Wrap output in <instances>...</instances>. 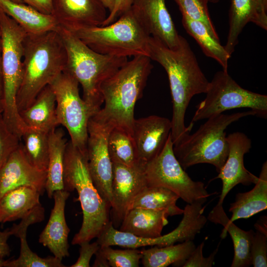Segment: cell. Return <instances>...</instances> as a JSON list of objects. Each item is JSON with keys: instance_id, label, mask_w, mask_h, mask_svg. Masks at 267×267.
Masks as SVG:
<instances>
[{"instance_id": "cell-30", "label": "cell", "mask_w": 267, "mask_h": 267, "mask_svg": "<svg viewBox=\"0 0 267 267\" xmlns=\"http://www.w3.org/2000/svg\"><path fill=\"white\" fill-rule=\"evenodd\" d=\"M179 197L172 190L160 186H146L136 196L132 208L164 211L169 216L180 215L183 209L177 205Z\"/></svg>"}, {"instance_id": "cell-7", "label": "cell", "mask_w": 267, "mask_h": 267, "mask_svg": "<svg viewBox=\"0 0 267 267\" xmlns=\"http://www.w3.org/2000/svg\"><path fill=\"white\" fill-rule=\"evenodd\" d=\"M0 42L3 94L2 116L9 130L20 137L26 126L16 104L22 77L25 31L0 7Z\"/></svg>"}, {"instance_id": "cell-26", "label": "cell", "mask_w": 267, "mask_h": 267, "mask_svg": "<svg viewBox=\"0 0 267 267\" xmlns=\"http://www.w3.org/2000/svg\"><path fill=\"white\" fill-rule=\"evenodd\" d=\"M39 191L31 186L13 189L0 199V224L21 219L41 204Z\"/></svg>"}, {"instance_id": "cell-27", "label": "cell", "mask_w": 267, "mask_h": 267, "mask_svg": "<svg viewBox=\"0 0 267 267\" xmlns=\"http://www.w3.org/2000/svg\"><path fill=\"white\" fill-rule=\"evenodd\" d=\"M64 134L62 129L56 128L49 133V157L45 190L49 198H52L56 190L64 189V157L68 142Z\"/></svg>"}, {"instance_id": "cell-12", "label": "cell", "mask_w": 267, "mask_h": 267, "mask_svg": "<svg viewBox=\"0 0 267 267\" xmlns=\"http://www.w3.org/2000/svg\"><path fill=\"white\" fill-rule=\"evenodd\" d=\"M114 127L98 119L94 115L89 120L88 132L87 158L93 182L102 198L111 208L112 162L108 139Z\"/></svg>"}, {"instance_id": "cell-10", "label": "cell", "mask_w": 267, "mask_h": 267, "mask_svg": "<svg viewBox=\"0 0 267 267\" xmlns=\"http://www.w3.org/2000/svg\"><path fill=\"white\" fill-rule=\"evenodd\" d=\"M56 98L59 125L67 129L73 145L87 155L88 126L95 112L80 96L78 81L62 72L49 85Z\"/></svg>"}, {"instance_id": "cell-41", "label": "cell", "mask_w": 267, "mask_h": 267, "mask_svg": "<svg viewBox=\"0 0 267 267\" xmlns=\"http://www.w3.org/2000/svg\"><path fill=\"white\" fill-rule=\"evenodd\" d=\"M12 235L11 228L0 231V267H3L4 258L10 255V249L7 243L9 237Z\"/></svg>"}, {"instance_id": "cell-44", "label": "cell", "mask_w": 267, "mask_h": 267, "mask_svg": "<svg viewBox=\"0 0 267 267\" xmlns=\"http://www.w3.org/2000/svg\"><path fill=\"white\" fill-rule=\"evenodd\" d=\"M96 258L93 264L94 267H109V265L104 257L97 251L95 254Z\"/></svg>"}, {"instance_id": "cell-24", "label": "cell", "mask_w": 267, "mask_h": 267, "mask_svg": "<svg viewBox=\"0 0 267 267\" xmlns=\"http://www.w3.org/2000/svg\"><path fill=\"white\" fill-rule=\"evenodd\" d=\"M169 215L164 211L132 208L122 221L119 230L138 237L155 238L162 235L168 223Z\"/></svg>"}, {"instance_id": "cell-21", "label": "cell", "mask_w": 267, "mask_h": 267, "mask_svg": "<svg viewBox=\"0 0 267 267\" xmlns=\"http://www.w3.org/2000/svg\"><path fill=\"white\" fill-rule=\"evenodd\" d=\"M207 219L224 227L221 234L222 238L226 237L227 232L231 238L234 256L231 267H247L252 265L251 247L255 232L252 229L244 230L230 222L224 212L222 204L218 203L209 213Z\"/></svg>"}, {"instance_id": "cell-43", "label": "cell", "mask_w": 267, "mask_h": 267, "mask_svg": "<svg viewBox=\"0 0 267 267\" xmlns=\"http://www.w3.org/2000/svg\"><path fill=\"white\" fill-rule=\"evenodd\" d=\"M256 231H259L267 236V218L263 216L257 221L254 224Z\"/></svg>"}, {"instance_id": "cell-22", "label": "cell", "mask_w": 267, "mask_h": 267, "mask_svg": "<svg viewBox=\"0 0 267 267\" xmlns=\"http://www.w3.org/2000/svg\"><path fill=\"white\" fill-rule=\"evenodd\" d=\"M0 7L29 35L56 31L59 23L52 14L43 13L23 3L0 0Z\"/></svg>"}, {"instance_id": "cell-23", "label": "cell", "mask_w": 267, "mask_h": 267, "mask_svg": "<svg viewBox=\"0 0 267 267\" xmlns=\"http://www.w3.org/2000/svg\"><path fill=\"white\" fill-rule=\"evenodd\" d=\"M19 113L23 122L28 127L49 133L59 126L55 96L49 85L42 90L29 107Z\"/></svg>"}, {"instance_id": "cell-5", "label": "cell", "mask_w": 267, "mask_h": 267, "mask_svg": "<svg viewBox=\"0 0 267 267\" xmlns=\"http://www.w3.org/2000/svg\"><path fill=\"white\" fill-rule=\"evenodd\" d=\"M64 189L78 194L83 214L79 232L74 236L72 244L80 245L97 237L110 222L111 207L102 198L90 176L87 155L67 142L64 157Z\"/></svg>"}, {"instance_id": "cell-47", "label": "cell", "mask_w": 267, "mask_h": 267, "mask_svg": "<svg viewBox=\"0 0 267 267\" xmlns=\"http://www.w3.org/2000/svg\"><path fill=\"white\" fill-rule=\"evenodd\" d=\"M3 111V106L2 102H0V114H2Z\"/></svg>"}, {"instance_id": "cell-2", "label": "cell", "mask_w": 267, "mask_h": 267, "mask_svg": "<svg viewBox=\"0 0 267 267\" xmlns=\"http://www.w3.org/2000/svg\"><path fill=\"white\" fill-rule=\"evenodd\" d=\"M151 60L145 55L134 56L103 83L104 105L94 115L96 118L132 136L134 107L153 68Z\"/></svg>"}, {"instance_id": "cell-34", "label": "cell", "mask_w": 267, "mask_h": 267, "mask_svg": "<svg viewBox=\"0 0 267 267\" xmlns=\"http://www.w3.org/2000/svg\"><path fill=\"white\" fill-rule=\"evenodd\" d=\"M178 6L181 15L199 21L205 25L212 36L220 41L219 36L210 16L208 0H174Z\"/></svg>"}, {"instance_id": "cell-33", "label": "cell", "mask_w": 267, "mask_h": 267, "mask_svg": "<svg viewBox=\"0 0 267 267\" xmlns=\"http://www.w3.org/2000/svg\"><path fill=\"white\" fill-rule=\"evenodd\" d=\"M108 148L112 163L129 167L140 164L133 137L123 130L116 128L111 130Z\"/></svg>"}, {"instance_id": "cell-37", "label": "cell", "mask_w": 267, "mask_h": 267, "mask_svg": "<svg viewBox=\"0 0 267 267\" xmlns=\"http://www.w3.org/2000/svg\"><path fill=\"white\" fill-rule=\"evenodd\" d=\"M251 257L254 267H267V236L257 231L252 241Z\"/></svg>"}, {"instance_id": "cell-32", "label": "cell", "mask_w": 267, "mask_h": 267, "mask_svg": "<svg viewBox=\"0 0 267 267\" xmlns=\"http://www.w3.org/2000/svg\"><path fill=\"white\" fill-rule=\"evenodd\" d=\"M28 227L16 224L14 235L20 240V251L16 259L5 261L3 267H65L62 260L55 256L42 258L33 252L27 241Z\"/></svg>"}, {"instance_id": "cell-40", "label": "cell", "mask_w": 267, "mask_h": 267, "mask_svg": "<svg viewBox=\"0 0 267 267\" xmlns=\"http://www.w3.org/2000/svg\"><path fill=\"white\" fill-rule=\"evenodd\" d=\"M113 7L107 15L102 26L109 25L117 20L131 8L133 0H113Z\"/></svg>"}, {"instance_id": "cell-9", "label": "cell", "mask_w": 267, "mask_h": 267, "mask_svg": "<svg viewBox=\"0 0 267 267\" xmlns=\"http://www.w3.org/2000/svg\"><path fill=\"white\" fill-rule=\"evenodd\" d=\"M204 100L196 106L192 122L207 119L236 108H249L256 116L267 117V96L241 87L227 71L216 72L209 82Z\"/></svg>"}, {"instance_id": "cell-8", "label": "cell", "mask_w": 267, "mask_h": 267, "mask_svg": "<svg viewBox=\"0 0 267 267\" xmlns=\"http://www.w3.org/2000/svg\"><path fill=\"white\" fill-rule=\"evenodd\" d=\"M68 30L90 49L100 54L126 57L148 56L150 36L131 8L109 25Z\"/></svg>"}, {"instance_id": "cell-18", "label": "cell", "mask_w": 267, "mask_h": 267, "mask_svg": "<svg viewBox=\"0 0 267 267\" xmlns=\"http://www.w3.org/2000/svg\"><path fill=\"white\" fill-rule=\"evenodd\" d=\"M52 14L67 29L102 26L107 15L101 0H51Z\"/></svg>"}, {"instance_id": "cell-42", "label": "cell", "mask_w": 267, "mask_h": 267, "mask_svg": "<svg viewBox=\"0 0 267 267\" xmlns=\"http://www.w3.org/2000/svg\"><path fill=\"white\" fill-rule=\"evenodd\" d=\"M28 4L44 14H52L51 0H10Z\"/></svg>"}, {"instance_id": "cell-20", "label": "cell", "mask_w": 267, "mask_h": 267, "mask_svg": "<svg viewBox=\"0 0 267 267\" xmlns=\"http://www.w3.org/2000/svg\"><path fill=\"white\" fill-rule=\"evenodd\" d=\"M69 195V191L64 189L54 191L52 196L54 201L53 208L39 238L40 243L61 260L69 256L68 237L70 230L65 217L66 202Z\"/></svg>"}, {"instance_id": "cell-29", "label": "cell", "mask_w": 267, "mask_h": 267, "mask_svg": "<svg viewBox=\"0 0 267 267\" xmlns=\"http://www.w3.org/2000/svg\"><path fill=\"white\" fill-rule=\"evenodd\" d=\"M181 22L185 31L198 44L204 54L215 59L223 71H227L228 62L231 55L220 41L212 36L205 25L185 15H182Z\"/></svg>"}, {"instance_id": "cell-14", "label": "cell", "mask_w": 267, "mask_h": 267, "mask_svg": "<svg viewBox=\"0 0 267 267\" xmlns=\"http://www.w3.org/2000/svg\"><path fill=\"white\" fill-rule=\"evenodd\" d=\"M145 166L141 164L129 167L112 163V201L113 219L120 222L131 209L138 194L146 186Z\"/></svg>"}, {"instance_id": "cell-36", "label": "cell", "mask_w": 267, "mask_h": 267, "mask_svg": "<svg viewBox=\"0 0 267 267\" xmlns=\"http://www.w3.org/2000/svg\"><path fill=\"white\" fill-rule=\"evenodd\" d=\"M21 139L11 133L0 114V172L10 154L19 145Z\"/></svg>"}, {"instance_id": "cell-17", "label": "cell", "mask_w": 267, "mask_h": 267, "mask_svg": "<svg viewBox=\"0 0 267 267\" xmlns=\"http://www.w3.org/2000/svg\"><path fill=\"white\" fill-rule=\"evenodd\" d=\"M46 171L33 166L26 158L21 144L10 154L0 172V199L15 188L28 186L41 195L45 190Z\"/></svg>"}, {"instance_id": "cell-45", "label": "cell", "mask_w": 267, "mask_h": 267, "mask_svg": "<svg viewBox=\"0 0 267 267\" xmlns=\"http://www.w3.org/2000/svg\"><path fill=\"white\" fill-rule=\"evenodd\" d=\"M3 94V72L1 63V49L0 42V102H2Z\"/></svg>"}, {"instance_id": "cell-46", "label": "cell", "mask_w": 267, "mask_h": 267, "mask_svg": "<svg viewBox=\"0 0 267 267\" xmlns=\"http://www.w3.org/2000/svg\"><path fill=\"white\" fill-rule=\"evenodd\" d=\"M109 12L111 11L113 7L114 1L113 0H101Z\"/></svg>"}, {"instance_id": "cell-39", "label": "cell", "mask_w": 267, "mask_h": 267, "mask_svg": "<svg viewBox=\"0 0 267 267\" xmlns=\"http://www.w3.org/2000/svg\"><path fill=\"white\" fill-rule=\"evenodd\" d=\"M80 256L77 262L71 267H89L92 256L95 255L100 248V245L96 241L92 243L84 242L80 244Z\"/></svg>"}, {"instance_id": "cell-11", "label": "cell", "mask_w": 267, "mask_h": 267, "mask_svg": "<svg viewBox=\"0 0 267 267\" xmlns=\"http://www.w3.org/2000/svg\"><path fill=\"white\" fill-rule=\"evenodd\" d=\"M173 146L171 134L160 153L146 164L147 186L169 189L187 204L207 200L211 194L203 182L192 180L182 168L175 155Z\"/></svg>"}, {"instance_id": "cell-35", "label": "cell", "mask_w": 267, "mask_h": 267, "mask_svg": "<svg viewBox=\"0 0 267 267\" xmlns=\"http://www.w3.org/2000/svg\"><path fill=\"white\" fill-rule=\"evenodd\" d=\"M98 251L112 267H138L142 257L141 250L137 248L119 250L100 246Z\"/></svg>"}, {"instance_id": "cell-1", "label": "cell", "mask_w": 267, "mask_h": 267, "mask_svg": "<svg viewBox=\"0 0 267 267\" xmlns=\"http://www.w3.org/2000/svg\"><path fill=\"white\" fill-rule=\"evenodd\" d=\"M148 56L159 63L168 75L173 103L171 134L174 144L191 129L192 123L188 127L185 126L186 109L194 95L206 92L209 81L187 41L181 36L175 49L150 36Z\"/></svg>"}, {"instance_id": "cell-48", "label": "cell", "mask_w": 267, "mask_h": 267, "mask_svg": "<svg viewBox=\"0 0 267 267\" xmlns=\"http://www.w3.org/2000/svg\"><path fill=\"white\" fill-rule=\"evenodd\" d=\"M209 0V2L217 3L222 0Z\"/></svg>"}, {"instance_id": "cell-13", "label": "cell", "mask_w": 267, "mask_h": 267, "mask_svg": "<svg viewBox=\"0 0 267 267\" xmlns=\"http://www.w3.org/2000/svg\"><path fill=\"white\" fill-rule=\"evenodd\" d=\"M228 153L226 161L215 178L222 181V189L218 204H222L228 193L236 185L248 186L255 184L258 177L245 167L244 156L250 151L252 142L245 134L234 132L226 136Z\"/></svg>"}, {"instance_id": "cell-4", "label": "cell", "mask_w": 267, "mask_h": 267, "mask_svg": "<svg viewBox=\"0 0 267 267\" xmlns=\"http://www.w3.org/2000/svg\"><path fill=\"white\" fill-rule=\"evenodd\" d=\"M56 31L66 51L63 72L70 75L81 85L83 99L97 113L103 103L102 84L128 61V57L96 52L60 25Z\"/></svg>"}, {"instance_id": "cell-16", "label": "cell", "mask_w": 267, "mask_h": 267, "mask_svg": "<svg viewBox=\"0 0 267 267\" xmlns=\"http://www.w3.org/2000/svg\"><path fill=\"white\" fill-rule=\"evenodd\" d=\"M171 121L157 115L134 119L132 137L138 163L145 166L162 151L171 134Z\"/></svg>"}, {"instance_id": "cell-38", "label": "cell", "mask_w": 267, "mask_h": 267, "mask_svg": "<svg viewBox=\"0 0 267 267\" xmlns=\"http://www.w3.org/2000/svg\"><path fill=\"white\" fill-rule=\"evenodd\" d=\"M220 242L215 250L208 257L203 255L204 241L201 243L191 252L188 258L182 265V267H211L214 264L215 256L218 253Z\"/></svg>"}, {"instance_id": "cell-28", "label": "cell", "mask_w": 267, "mask_h": 267, "mask_svg": "<svg viewBox=\"0 0 267 267\" xmlns=\"http://www.w3.org/2000/svg\"><path fill=\"white\" fill-rule=\"evenodd\" d=\"M195 248L192 240L163 247L155 246L141 250V260L145 267H166L171 265L182 267Z\"/></svg>"}, {"instance_id": "cell-6", "label": "cell", "mask_w": 267, "mask_h": 267, "mask_svg": "<svg viewBox=\"0 0 267 267\" xmlns=\"http://www.w3.org/2000/svg\"><path fill=\"white\" fill-rule=\"evenodd\" d=\"M254 115L256 112L251 110L222 113L207 119L193 134H186L173 146L175 155L182 168L185 170L196 164L207 163L215 166L219 173L228 153L225 130L241 118Z\"/></svg>"}, {"instance_id": "cell-25", "label": "cell", "mask_w": 267, "mask_h": 267, "mask_svg": "<svg viewBox=\"0 0 267 267\" xmlns=\"http://www.w3.org/2000/svg\"><path fill=\"white\" fill-rule=\"evenodd\" d=\"M251 190L238 193L235 201L230 204L228 211L232 213L229 219L233 222L240 219H248L267 208V162L262 165L258 180Z\"/></svg>"}, {"instance_id": "cell-31", "label": "cell", "mask_w": 267, "mask_h": 267, "mask_svg": "<svg viewBox=\"0 0 267 267\" xmlns=\"http://www.w3.org/2000/svg\"><path fill=\"white\" fill-rule=\"evenodd\" d=\"M49 133L27 127L21 137V146L28 161L34 167L46 171L49 157Z\"/></svg>"}, {"instance_id": "cell-3", "label": "cell", "mask_w": 267, "mask_h": 267, "mask_svg": "<svg viewBox=\"0 0 267 267\" xmlns=\"http://www.w3.org/2000/svg\"><path fill=\"white\" fill-rule=\"evenodd\" d=\"M23 45L22 77L16 97L19 112L29 107L63 71L67 59L64 45L56 31L27 35Z\"/></svg>"}, {"instance_id": "cell-19", "label": "cell", "mask_w": 267, "mask_h": 267, "mask_svg": "<svg viewBox=\"0 0 267 267\" xmlns=\"http://www.w3.org/2000/svg\"><path fill=\"white\" fill-rule=\"evenodd\" d=\"M250 22L267 30V0H230L229 29L224 45L230 55L238 43L239 35Z\"/></svg>"}, {"instance_id": "cell-15", "label": "cell", "mask_w": 267, "mask_h": 267, "mask_svg": "<svg viewBox=\"0 0 267 267\" xmlns=\"http://www.w3.org/2000/svg\"><path fill=\"white\" fill-rule=\"evenodd\" d=\"M131 9L146 32L171 49L179 45L180 36L165 0H133Z\"/></svg>"}]
</instances>
